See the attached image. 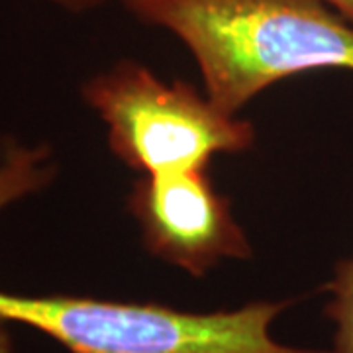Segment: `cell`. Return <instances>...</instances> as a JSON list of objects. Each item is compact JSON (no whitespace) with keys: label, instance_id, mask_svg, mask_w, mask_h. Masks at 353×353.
Returning <instances> with one entry per match:
<instances>
[{"label":"cell","instance_id":"cell-1","mask_svg":"<svg viewBox=\"0 0 353 353\" xmlns=\"http://www.w3.org/2000/svg\"><path fill=\"white\" fill-rule=\"evenodd\" d=\"M139 22L185 43L206 97L238 114L292 75L353 73V24L324 0H122Z\"/></svg>","mask_w":353,"mask_h":353},{"label":"cell","instance_id":"cell-2","mask_svg":"<svg viewBox=\"0 0 353 353\" xmlns=\"http://www.w3.org/2000/svg\"><path fill=\"white\" fill-rule=\"evenodd\" d=\"M289 303L189 312L165 304L0 290V322L22 324L69 353H330L281 343L271 328Z\"/></svg>","mask_w":353,"mask_h":353},{"label":"cell","instance_id":"cell-3","mask_svg":"<svg viewBox=\"0 0 353 353\" xmlns=\"http://www.w3.org/2000/svg\"><path fill=\"white\" fill-rule=\"evenodd\" d=\"M110 152L143 175L208 169L214 155L248 152L255 128L183 81H163L136 61L94 73L81 87Z\"/></svg>","mask_w":353,"mask_h":353},{"label":"cell","instance_id":"cell-4","mask_svg":"<svg viewBox=\"0 0 353 353\" xmlns=\"http://www.w3.org/2000/svg\"><path fill=\"white\" fill-rule=\"evenodd\" d=\"M143 245L161 261L204 277L224 259H250L252 243L206 169L143 175L128 196Z\"/></svg>","mask_w":353,"mask_h":353},{"label":"cell","instance_id":"cell-5","mask_svg":"<svg viewBox=\"0 0 353 353\" xmlns=\"http://www.w3.org/2000/svg\"><path fill=\"white\" fill-rule=\"evenodd\" d=\"M326 290L330 292L326 316L334 322L330 353H353V253L336 265Z\"/></svg>","mask_w":353,"mask_h":353},{"label":"cell","instance_id":"cell-6","mask_svg":"<svg viewBox=\"0 0 353 353\" xmlns=\"http://www.w3.org/2000/svg\"><path fill=\"white\" fill-rule=\"evenodd\" d=\"M26 192H30V187L22 171L12 165H2L0 167V208H4L8 202H12L14 199L22 196Z\"/></svg>","mask_w":353,"mask_h":353},{"label":"cell","instance_id":"cell-7","mask_svg":"<svg viewBox=\"0 0 353 353\" xmlns=\"http://www.w3.org/2000/svg\"><path fill=\"white\" fill-rule=\"evenodd\" d=\"M51 4L69 10V12H87V10H94V8H101L102 4L110 2V0H48ZM122 2V0H118Z\"/></svg>","mask_w":353,"mask_h":353},{"label":"cell","instance_id":"cell-8","mask_svg":"<svg viewBox=\"0 0 353 353\" xmlns=\"http://www.w3.org/2000/svg\"><path fill=\"white\" fill-rule=\"evenodd\" d=\"M324 2L353 24V0H324Z\"/></svg>","mask_w":353,"mask_h":353},{"label":"cell","instance_id":"cell-9","mask_svg":"<svg viewBox=\"0 0 353 353\" xmlns=\"http://www.w3.org/2000/svg\"><path fill=\"white\" fill-rule=\"evenodd\" d=\"M0 353H12V343L6 332V324H0Z\"/></svg>","mask_w":353,"mask_h":353}]
</instances>
